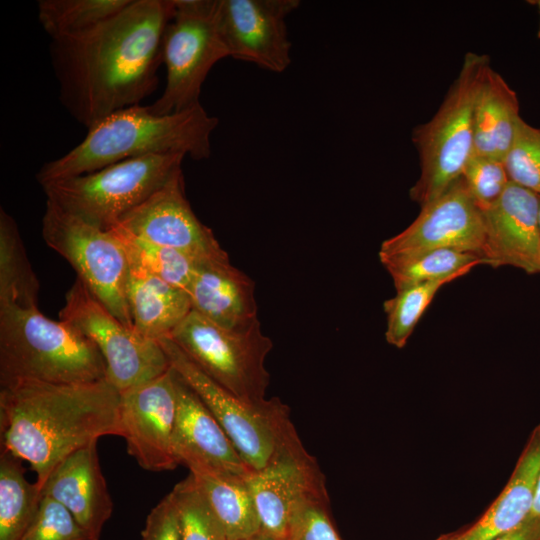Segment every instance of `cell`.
<instances>
[{
    "instance_id": "cell-1",
    "label": "cell",
    "mask_w": 540,
    "mask_h": 540,
    "mask_svg": "<svg viewBox=\"0 0 540 540\" xmlns=\"http://www.w3.org/2000/svg\"><path fill=\"white\" fill-rule=\"evenodd\" d=\"M174 8V0H131L93 29L51 40L59 101L78 123L89 129L155 91Z\"/></svg>"
},
{
    "instance_id": "cell-2",
    "label": "cell",
    "mask_w": 540,
    "mask_h": 540,
    "mask_svg": "<svg viewBox=\"0 0 540 540\" xmlns=\"http://www.w3.org/2000/svg\"><path fill=\"white\" fill-rule=\"evenodd\" d=\"M106 435L122 436L120 392L107 379L0 389L1 447L30 464L40 489L65 457Z\"/></svg>"
},
{
    "instance_id": "cell-3",
    "label": "cell",
    "mask_w": 540,
    "mask_h": 540,
    "mask_svg": "<svg viewBox=\"0 0 540 540\" xmlns=\"http://www.w3.org/2000/svg\"><path fill=\"white\" fill-rule=\"evenodd\" d=\"M217 125L218 119L201 104L167 115L154 114L148 106H131L87 129L78 145L43 164L36 180L42 185L149 155L181 154L194 160L206 159L211 155L210 138Z\"/></svg>"
},
{
    "instance_id": "cell-4",
    "label": "cell",
    "mask_w": 540,
    "mask_h": 540,
    "mask_svg": "<svg viewBox=\"0 0 540 540\" xmlns=\"http://www.w3.org/2000/svg\"><path fill=\"white\" fill-rule=\"evenodd\" d=\"M106 379L95 344L38 307L0 306V386L20 381L84 384Z\"/></svg>"
},
{
    "instance_id": "cell-5",
    "label": "cell",
    "mask_w": 540,
    "mask_h": 540,
    "mask_svg": "<svg viewBox=\"0 0 540 540\" xmlns=\"http://www.w3.org/2000/svg\"><path fill=\"white\" fill-rule=\"evenodd\" d=\"M489 67L487 55L466 53L437 112L413 130L420 176L410 189V197L420 207L438 198L461 177L474 152V106Z\"/></svg>"
},
{
    "instance_id": "cell-6",
    "label": "cell",
    "mask_w": 540,
    "mask_h": 540,
    "mask_svg": "<svg viewBox=\"0 0 540 540\" xmlns=\"http://www.w3.org/2000/svg\"><path fill=\"white\" fill-rule=\"evenodd\" d=\"M158 342L170 366L211 411L252 471L266 467L283 452L303 447L289 408L279 398L247 403L210 379L169 337Z\"/></svg>"
},
{
    "instance_id": "cell-7",
    "label": "cell",
    "mask_w": 540,
    "mask_h": 540,
    "mask_svg": "<svg viewBox=\"0 0 540 540\" xmlns=\"http://www.w3.org/2000/svg\"><path fill=\"white\" fill-rule=\"evenodd\" d=\"M184 157L161 154L131 158L41 187L46 200L94 226L110 230L181 171Z\"/></svg>"
},
{
    "instance_id": "cell-8",
    "label": "cell",
    "mask_w": 540,
    "mask_h": 540,
    "mask_svg": "<svg viewBox=\"0 0 540 540\" xmlns=\"http://www.w3.org/2000/svg\"><path fill=\"white\" fill-rule=\"evenodd\" d=\"M169 338L210 379L239 399L250 404L266 400L270 374L265 359L273 343L259 320L226 329L192 310Z\"/></svg>"
},
{
    "instance_id": "cell-9",
    "label": "cell",
    "mask_w": 540,
    "mask_h": 540,
    "mask_svg": "<svg viewBox=\"0 0 540 540\" xmlns=\"http://www.w3.org/2000/svg\"><path fill=\"white\" fill-rule=\"evenodd\" d=\"M174 4L162 47L166 85L160 97L148 106L157 115L200 104L202 85L210 70L229 57L217 22V0H174Z\"/></svg>"
},
{
    "instance_id": "cell-10",
    "label": "cell",
    "mask_w": 540,
    "mask_h": 540,
    "mask_svg": "<svg viewBox=\"0 0 540 540\" xmlns=\"http://www.w3.org/2000/svg\"><path fill=\"white\" fill-rule=\"evenodd\" d=\"M41 232L47 246L73 267L95 297L133 329L126 296L129 261L115 231L94 226L46 200Z\"/></svg>"
},
{
    "instance_id": "cell-11",
    "label": "cell",
    "mask_w": 540,
    "mask_h": 540,
    "mask_svg": "<svg viewBox=\"0 0 540 540\" xmlns=\"http://www.w3.org/2000/svg\"><path fill=\"white\" fill-rule=\"evenodd\" d=\"M59 317L95 344L106 364V379L119 392L152 380L171 367L159 342L125 326L77 277L66 293Z\"/></svg>"
},
{
    "instance_id": "cell-12",
    "label": "cell",
    "mask_w": 540,
    "mask_h": 540,
    "mask_svg": "<svg viewBox=\"0 0 540 540\" xmlns=\"http://www.w3.org/2000/svg\"><path fill=\"white\" fill-rule=\"evenodd\" d=\"M484 237L482 211L460 177L442 195L421 207L406 229L383 241L379 257L451 249L481 258Z\"/></svg>"
},
{
    "instance_id": "cell-13",
    "label": "cell",
    "mask_w": 540,
    "mask_h": 540,
    "mask_svg": "<svg viewBox=\"0 0 540 540\" xmlns=\"http://www.w3.org/2000/svg\"><path fill=\"white\" fill-rule=\"evenodd\" d=\"M114 227L149 242L182 251L198 262L230 260L213 231L193 212L185 195L182 170L127 213Z\"/></svg>"
},
{
    "instance_id": "cell-14",
    "label": "cell",
    "mask_w": 540,
    "mask_h": 540,
    "mask_svg": "<svg viewBox=\"0 0 540 540\" xmlns=\"http://www.w3.org/2000/svg\"><path fill=\"white\" fill-rule=\"evenodd\" d=\"M298 0H217V22L229 57L284 72L291 63L286 19Z\"/></svg>"
},
{
    "instance_id": "cell-15",
    "label": "cell",
    "mask_w": 540,
    "mask_h": 540,
    "mask_svg": "<svg viewBox=\"0 0 540 540\" xmlns=\"http://www.w3.org/2000/svg\"><path fill=\"white\" fill-rule=\"evenodd\" d=\"M176 417L175 372L120 392V422L127 452L140 467L160 472L179 463L173 452Z\"/></svg>"
},
{
    "instance_id": "cell-16",
    "label": "cell",
    "mask_w": 540,
    "mask_h": 540,
    "mask_svg": "<svg viewBox=\"0 0 540 540\" xmlns=\"http://www.w3.org/2000/svg\"><path fill=\"white\" fill-rule=\"evenodd\" d=\"M261 531L287 540L294 518L311 496L327 492L316 460L304 447L281 453L247 476Z\"/></svg>"
},
{
    "instance_id": "cell-17",
    "label": "cell",
    "mask_w": 540,
    "mask_h": 540,
    "mask_svg": "<svg viewBox=\"0 0 540 540\" xmlns=\"http://www.w3.org/2000/svg\"><path fill=\"white\" fill-rule=\"evenodd\" d=\"M539 202V194L510 181L499 199L482 211L483 264L540 273Z\"/></svg>"
},
{
    "instance_id": "cell-18",
    "label": "cell",
    "mask_w": 540,
    "mask_h": 540,
    "mask_svg": "<svg viewBox=\"0 0 540 540\" xmlns=\"http://www.w3.org/2000/svg\"><path fill=\"white\" fill-rule=\"evenodd\" d=\"M174 372L176 417L172 443L178 463L185 465L190 473L248 476L252 470L217 419L196 392Z\"/></svg>"
},
{
    "instance_id": "cell-19",
    "label": "cell",
    "mask_w": 540,
    "mask_h": 540,
    "mask_svg": "<svg viewBox=\"0 0 540 540\" xmlns=\"http://www.w3.org/2000/svg\"><path fill=\"white\" fill-rule=\"evenodd\" d=\"M42 494L62 504L88 533L99 540L113 511L112 499L102 473L97 441L75 450L50 473Z\"/></svg>"
},
{
    "instance_id": "cell-20",
    "label": "cell",
    "mask_w": 540,
    "mask_h": 540,
    "mask_svg": "<svg viewBox=\"0 0 540 540\" xmlns=\"http://www.w3.org/2000/svg\"><path fill=\"white\" fill-rule=\"evenodd\" d=\"M188 295L192 310L220 327L240 329L258 320L254 282L230 260L198 262Z\"/></svg>"
},
{
    "instance_id": "cell-21",
    "label": "cell",
    "mask_w": 540,
    "mask_h": 540,
    "mask_svg": "<svg viewBox=\"0 0 540 540\" xmlns=\"http://www.w3.org/2000/svg\"><path fill=\"white\" fill-rule=\"evenodd\" d=\"M540 475V423L530 433L502 492L469 528L453 540H494L522 524L532 510Z\"/></svg>"
},
{
    "instance_id": "cell-22",
    "label": "cell",
    "mask_w": 540,
    "mask_h": 540,
    "mask_svg": "<svg viewBox=\"0 0 540 540\" xmlns=\"http://www.w3.org/2000/svg\"><path fill=\"white\" fill-rule=\"evenodd\" d=\"M127 256L126 296L133 329L141 336L158 342L169 337L192 311L189 295Z\"/></svg>"
},
{
    "instance_id": "cell-23",
    "label": "cell",
    "mask_w": 540,
    "mask_h": 540,
    "mask_svg": "<svg viewBox=\"0 0 540 540\" xmlns=\"http://www.w3.org/2000/svg\"><path fill=\"white\" fill-rule=\"evenodd\" d=\"M516 92L491 66L486 70L473 114L474 152L504 162L520 117Z\"/></svg>"
},
{
    "instance_id": "cell-24",
    "label": "cell",
    "mask_w": 540,
    "mask_h": 540,
    "mask_svg": "<svg viewBox=\"0 0 540 540\" xmlns=\"http://www.w3.org/2000/svg\"><path fill=\"white\" fill-rule=\"evenodd\" d=\"M191 474L220 520L228 540H245L261 531L247 476Z\"/></svg>"
},
{
    "instance_id": "cell-25",
    "label": "cell",
    "mask_w": 540,
    "mask_h": 540,
    "mask_svg": "<svg viewBox=\"0 0 540 540\" xmlns=\"http://www.w3.org/2000/svg\"><path fill=\"white\" fill-rule=\"evenodd\" d=\"M42 497L37 483L26 479L22 460L1 447L0 540H22Z\"/></svg>"
},
{
    "instance_id": "cell-26",
    "label": "cell",
    "mask_w": 540,
    "mask_h": 540,
    "mask_svg": "<svg viewBox=\"0 0 540 540\" xmlns=\"http://www.w3.org/2000/svg\"><path fill=\"white\" fill-rule=\"evenodd\" d=\"M39 280L14 218L0 209V306L38 307Z\"/></svg>"
},
{
    "instance_id": "cell-27",
    "label": "cell",
    "mask_w": 540,
    "mask_h": 540,
    "mask_svg": "<svg viewBox=\"0 0 540 540\" xmlns=\"http://www.w3.org/2000/svg\"><path fill=\"white\" fill-rule=\"evenodd\" d=\"M379 258L391 275L396 291L430 281L459 278L473 267L483 264L482 259L475 254L451 249Z\"/></svg>"
},
{
    "instance_id": "cell-28",
    "label": "cell",
    "mask_w": 540,
    "mask_h": 540,
    "mask_svg": "<svg viewBox=\"0 0 540 540\" xmlns=\"http://www.w3.org/2000/svg\"><path fill=\"white\" fill-rule=\"evenodd\" d=\"M131 0H39L38 20L51 40L85 33L122 11Z\"/></svg>"
},
{
    "instance_id": "cell-29",
    "label": "cell",
    "mask_w": 540,
    "mask_h": 540,
    "mask_svg": "<svg viewBox=\"0 0 540 540\" xmlns=\"http://www.w3.org/2000/svg\"><path fill=\"white\" fill-rule=\"evenodd\" d=\"M127 254L153 275L188 293L198 261L171 247L158 245L114 227Z\"/></svg>"
},
{
    "instance_id": "cell-30",
    "label": "cell",
    "mask_w": 540,
    "mask_h": 540,
    "mask_svg": "<svg viewBox=\"0 0 540 540\" xmlns=\"http://www.w3.org/2000/svg\"><path fill=\"white\" fill-rule=\"evenodd\" d=\"M169 494L177 510L181 540H228L220 520L191 473Z\"/></svg>"
},
{
    "instance_id": "cell-31",
    "label": "cell",
    "mask_w": 540,
    "mask_h": 540,
    "mask_svg": "<svg viewBox=\"0 0 540 540\" xmlns=\"http://www.w3.org/2000/svg\"><path fill=\"white\" fill-rule=\"evenodd\" d=\"M455 279L450 277L409 286L386 300L383 307L387 315V342L396 348H403L437 291Z\"/></svg>"
},
{
    "instance_id": "cell-32",
    "label": "cell",
    "mask_w": 540,
    "mask_h": 540,
    "mask_svg": "<svg viewBox=\"0 0 540 540\" xmlns=\"http://www.w3.org/2000/svg\"><path fill=\"white\" fill-rule=\"evenodd\" d=\"M504 165L510 181L540 195V128L531 126L521 116L516 121Z\"/></svg>"
},
{
    "instance_id": "cell-33",
    "label": "cell",
    "mask_w": 540,
    "mask_h": 540,
    "mask_svg": "<svg viewBox=\"0 0 540 540\" xmlns=\"http://www.w3.org/2000/svg\"><path fill=\"white\" fill-rule=\"evenodd\" d=\"M461 178L481 211L497 201L510 182L503 161L475 153L467 161Z\"/></svg>"
},
{
    "instance_id": "cell-34",
    "label": "cell",
    "mask_w": 540,
    "mask_h": 540,
    "mask_svg": "<svg viewBox=\"0 0 540 540\" xmlns=\"http://www.w3.org/2000/svg\"><path fill=\"white\" fill-rule=\"evenodd\" d=\"M22 540H92L59 502L43 495Z\"/></svg>"
},
{
    "instance_id": "cell-35",
    "label": "cell",
    "mask_w": 540,
    "mask_h": 540,
    "mask_svg": "<svg viewBox=\"0 0 540 540\" xmlns=\"http://www.w3.org/2000/svg\"><path fill=\"white\" fill-rule=\"evenodd\" d=\"M327 492L309 497L298 510L287 540H342L328 508Z\"/></svg>"
},
{
    "instance_id": "cell-36",
    "label": "cell",
    "mask_w": 540,
    "mask_h": 540,
    "mask_svg": "<svg viewBox=\"0 0 540 540\" xmlns=\"http://www.w3.org/2000/svg\"><path fill=\"white\" fill-rule=\"evenodd\" d=\"M141 540H181L178 514L170 494L148 514Z\"/></svg>"
},
{
    "instance_id": "cell-37",
    "label": "cell",
    "mask_w": 540,
    "mask_h": 540,
    "mask_svg": "<svg viewBox=\"0 0 540 540\" xmlns=\"http://www.w3.org/2000/svg\"><path fill=\"white\" fill-rule=\"evenodd\" d=\"M494 540H540V519L528 517L518 527Z\"/></svg>"
},
{
    "instance_id": "cell-38",
    "label": "cell",
    "mask_w": 540,
    "mask_h": 540,
    "mask_svg": "<svg viewBox=\"0 0 540 540\" xmlns=\"http://www.w3.org/2000/svg\"><path fill=\"white\" fill-rule=\"evenodd\" d=\"M529 517L540 519V475L538 479L532 510Z\"/></svg>"
},
{
    "instance_id": "cell-39",
    "label": "cell",
    "mask_w": 540,
    "mask_h": 540,
    "mask_svg": "<svg viewBox=\"0 0 540 540\" xmlns=\"http://www.w3.org/2000/svg\"><path fill=\"white\" fill-rule=\"evenodd\" d=\"M245 540H280V539H277L267 533H264L262 531L256 533L255 535L249 537V538H246Z\"/></svg>"
},
{
    "instance_id": "cell-40",
    "label": "cell",
    "mask_w": 540,
    "mask_h": 540,
    "mask_svg": "<svg viewBox=\"0 0 540 540\" xmlns=\"http://www.w3.org/2000/svg\"><path fill=\"white\" fill-rule=\"evenodd\" d=\"M529 3H534V4L537 5L538 10H539V15H540V0L529 1ZM537 37L540 39V22H539V28H538V32H537Z\"/></svg>"
},
{
    "instance_id": "cell-41",
    "label": "cell",
    "mask_w": 540,
    "mask_h": 540,
    "mask_svg": "<svg viewBox=\"0 0 540 540\" xmlns=\"http://www.w3.org/2000/svg\"><path fill=\"white\" fill-rule=\"evenodd\" d=\"M435 540H453V534L442 535Z\"/></svg>"
},
{
    "instance_id": "cell-42",
    "label": "cell",
    "mask_w": 540,
    "mask_h": 540,
    "mask_svg": "<svg viewBox=\"0 0 540 540\" xmlns=\"http://www.w3.org/2000/svg\"><path fill=\"white\" fill-rule=\"evenodd\" d=\"M539 224H540V202H539Z\"/></svg>"
}]
</instances>
